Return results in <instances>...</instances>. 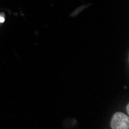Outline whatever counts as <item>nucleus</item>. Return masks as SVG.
I'll use <instances>...</instances> for the list:
<instances>
[{
	"label": "nucleus",
	"mask_w": 129,
	"mask_h": 129,
	"mask_svg": "<svg viewBox=\"0 0 129 129\" xmlns=\"http://www.w3.org/2000/svg\"><path fill=\"white\" fill-rule=\"evenodd\" d=\"M111 127L112 129H127L129 128L128 116L121 113L117 112L112 117L111 121Z\"/></svg>",
	"instance_id": "f257e3e1"
},
{
	"label": "nucleus",
	"mask_w": 129,
	"mask_h": 129,
	"mask_svg": "<svg viewBox=\"0 0 129 129\" xmlns=\"http://www.w3.org/2000/svg\"><path fill=\"white\" fill-rule=\"evenodd\" d=\"M5 21V19L3 17H2L1 16H0V22H3Z\"/></svg>",
	"instance_id": "f03ea898"
},
{
	"label": "nucleus",
	"mask_w": 129,
	"mask_h": 129,
	"mask_svg": "<svg viewBox=\"0 0 129 129\" xmlns=\"http://www.w3.org/2000/svg\"><path fill=\"white\" fill-rule=\"evenodd\" d=\"M128 106H129V105L127 104V113L129 112V110H128Z\"/></svg>",
	"instance_id": "7ed1b4c3"
}]
</instances>
